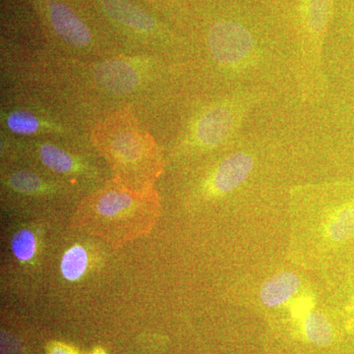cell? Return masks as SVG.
<instances>
[{"instance_id":"6da1fadb","label":"cell","mask_w":354,"mask_h":354,"mask_svg":"<svg viewBox=\"0 0 354 354\" xmlns=\"http://www.w3.org/2000/svg\"><path fill=\"white\" fill-rule=\"evenodd\" d=\"M208 46L216 62L225 65H241L254 50L250 32L241 25L228 21L216 23L211 28Z\"/></svg>"},{"instance_id":"7a4b0ae2","label":"cell","mask_w":354,"mask_h":354,"mask_svg":"<svg viewBox=\"0 0 354 354\" xmlns=\"http://www.w3.org/2000/svg\"><path fill=\"white\" fill-rule=\"evenodd\" d=\"M254 160L246 153H235L225 158L216 169L209 183V191L215 195L227 194L241 185L253 171Z\"/></svg>"},{"instance_id":"3957f363","label":"cell","mask_w":354,"mask_h":354,"mask_svg":"<svg viewBox=\"0 0 354 354\" xmlns=\"http://www.w3.org/2000/svg\"><path fill=\"white\" fill-rule=\"evenodd\" d=\"M235 116L234 111L225 106H218L206 111L196 125L197 141L206 148L221 145L234 130Z\"/></svg>"},{"instance_id":"277c9868","label":"cell","mask_w":354,"mask_h":354,"mask_svg":"<svg viewBox=\"0 0 354 354\" xmlns=\"http://www.w3.org/2000/svg\"><path fill=\"white\" fill-rule=\"evenodd\" d=\"M48 10L53 29L64 41L77 48H84L91 43L87 26L68 6L59 2H50Z\"/></svg>"},{"instance_id":"5b68a950","label":"cell","mask_w":354,"mask_h":354,"mask_svg":"<svg viewBox=\"0 0 354 354\" xmlns=\"http://www.w3.org/2000/svg\"><path fill=\"white\" fill-rule=\"evenodd\" d=\"M95 80L104 90L113 94H127L138 84V75L132 66L121 60H111L97 65Z\"/></svg>"},{"instance_id":"8992f818","label":"cell","mask_w":354,"mask_h":354,"mask_svg":"<svg viewBox=\"0 0 354 354\" xmlns=\"http://www.w3.org/2000/svg\"><path fill=\"white\" fill-rule=\"evenodd\" d=\"M300 288L298 274L283 272L268 279L260 291V298L268 307H277L285 304Z\"/></svg>"},{"instance_id":"52a82bcc","label":"cell","mask_w":354,"mask_h":354,"mask_svg":"<svg viewBox=\"0 0 354 354\" xmlns=\"http://www.w3.org/2000/svg\"><path fill=\"white\" fill-rule=\"evenodd\" d=\"M102 4L111 18L127 27L141 31H151L155 28L153 18L127 0H102Z\"/></svg>"},{"instance_id":"ba28073f","label":"cell","mask_w":354,"mask_h":354,"mask_svg":"<svg viewBox=\"0 0 354 354\" xmlns=\"http://www.w3.org/2000/svg\"><path fill=\"white\" fill-rule=\"evenodd\" d=\"M307 339L318 346H328L334 341V330L329 319L318 311L310 312L304 321Z\"/></svg>"},{"instance_id":"9c48e42d","label":"cell","mask_w":354,"mask_h":354,"mask_svg":"<svg viewBox=\"0 0 354 354\" xmlns=\"http://www.w3.org/2000/svg\"><path fill=\"white\" fill-rule=\"evenodd\" d=\"M88 253L81 245H74L67 249L62 256L60 271L69 281H76L82 278L88 268Z\"/></svg>"},{"instance_id":"30bf717a","label":"cell","mask_w":354,"mask_h":354,"mask_svg":"<svg viewBox=\"0 0 354 354\" xmlns=\"http://www.w3.org/2000/svg\"><path fill=\"white\" fill-rule=\"evenodd\" d=\"M327 232L332 241L337 242L354 236V204L344 207L333 216Z\"/></svg>"},{"instance_id":"8fae6325","label":"cell","mask_w":354,"mask_h":354,"mask_svg":"<svg viewBox=\"0 0 354 354\" xmlns=\"http://www.w3.org/2000/svg\"><path fill=\"white\" fill-rule=\"evenodd\" d=\"M39 158L46 167L59 174L73 171L74 162L68 153L50 144H46L39 149Z\"/></svg>"},{"instance_id":"7c38bea8","label":"cell","mask_w":354,"mask_h":354,"mask_svg":"<svg viewBox=\"0 0 354 354\" xmlns=\"http://www.w3.org/2000/svg\"><path fill=\"white\" fill-rule=\"evenodd\" d=\"M132 205V198L122 192H109L99 200L97 209L100 215L115 216L127 211Z\"/></svg>"},{"instance_id":"4fadbf2b","label":"cell","mask_w":354,"mask_h":354,"mask_svg":"<svg viewBox=\"0 0 354 354\" xmlns=\"http://www.w3.org/2000/svg\"><path fill=\"white\" fill-rule=\"evenodd\" d=\"M11 248L14 256L20 262H29L35 257L37 251L36 236L31 230H19L14 235L11 241Z\"/></svg>"},{"instance_id":"5bb4252c","label":"cell","mask_w":354,"mask_h":354,"mask_svg":"<svg viewBox=\"0 0 354 354\" xmlns=\"http://www.w3.org/2000/svg\"><path fill=\"white\" fill-rule=\"evenodd\" d=\"M113 151L123 160H134L141 153V142L133 133H122L114 139Z\"/></svg>"},{"instance_id":"9a60e30c","label":"cell","mask_w":354,"mask_h":354,"mask_svg":"<svg viewBox=\"0 0 354 354\" xmlns=\"http://www.w3.org/2000/svg\"><path fill=\"white\" fill-rule=\"evenodd\" d=\"M329 10L330 0H309V26L314 34H322L325 30Z\"/></svg>"},{"instance_id":"2e32d148","label":"cell","mask_w":354,"mask_h":354,"mask_svg":"<svg viewBox=\"0 0 354 354\" xmlns=\"http://www.w3.org/2000/svg\"><path fill=\"white\" fill-rule=\"evenodd\" d=\"M9 185L13 190L24 194H35L43 187L41 179L29 171H19L11 176Z\"/></svg>"},{"instance_id":"e0dca14e","label":"cell","mask_w":354,"mask_h":354,"mask_svg":"<svg viewBox=\"0 0 354 354\" xmlns=\"http://www.w3.org/2000/svg\"><path fill=\"white\" fill-rule=\"evenodd\" d=\"M7 124L13 132L19 133V134H32L38 130L39 123L36 116L32 114L27 111H16L10 114L7 120Z\"/></svg>"},{"instance_id":"ac0fdd59","label":"cell","mask_w":354,"mask_h":354,"mask_svg":"<svg viewBox=\"0 0 354 354\" xmlns=\"http://www.w3.org/2000/svg\"><path fill=\"white\" fill-rule=\"evenodd\" d=\"M46 354H78L75 348L62 342H51L46 349Z\"/></svg>"},{"instance_id":"d6986e66","label":"cell","mask_w":354,"mask_h":354,"mask_svg":"<svg viewBox=\"0 0 354 354\" xmlns=\"http://www.w3.org/2000/svg\"><path fill=\"white\" fill-rule=\"evenodd\" d=\"M90 354H106V353H104V351H102V348H97V349H95V351H93V353H90Z\"/></svg>"}]
</instances>
